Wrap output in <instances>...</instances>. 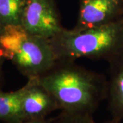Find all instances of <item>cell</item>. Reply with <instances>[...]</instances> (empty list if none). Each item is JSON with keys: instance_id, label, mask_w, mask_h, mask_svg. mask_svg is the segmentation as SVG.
I'll use <instances>...</instances> for the list:
<instances>
[{"instance_id": "obj_1", "label": "cell", "mask_w": 123, "mask_h": 123, "mask_svg": "<svg viewBox=\"0 0 123 123\" xmlns=\"http://www.w3.org/2000/svg\"><path fill=\"white\" fill-rule=\"evenodd\" d=\"M36 79L51 94L61 111L93 114L107 98V77L75 62L58 61Z\"/></svg>"}, {"instance_id": "obj_2", "label": "cell", "mask_w": 123, "mask_h": 123, "mask_svg": "<svg viewBox=\"0 0 123 123\" xmlns=\"http://www.w3.org/2000/svg\"><path fill=\"white\" fill-rule=\"evenodd\" d=\"M49 42L58 61L75 62L79 58L108 61L123 50V18L79 31L64 28Z\"/></svg>"}, {"instance_id": "obj_3", "label": "cell", "mask_w": 123, "mask_h": 123, "mask_svg": "<svg viewBox=\"0 0 123 123\" xmlns=\"http://www.w3.org/2000/svg\"><path fill=\"white\" fill-rule=\"evenodd\" d=\"M10 60L27 79L44 75L58 62L49 40L29 33Z\"/></svg>"}, {"instance_id": "obj_4", "label": "cell", "mask_w": 123, "mask_h": 123, "mask_svg": "<svg viewBox=\"0 0 123 123\" xmlns=\"http://www.w3.org/2000/svg\"><path fill=\"white\" fill-rule=\"evenodd\" d=\"M21 25L31 35L47 40L64 29L55 0H28Z\"/></svg>"}, {"instance_id": "obj_5", "label": "cell", "mask_w": 123, "mask_h": 123, "mask_svg": "<svg viewBox=\"0 0 123 123\" xmlns=\"http://www.w3.org/2000/svg\"><path fill=\"white\" fill-rule=\"evenodd\" d=\"M78 16L73 31L98 27L123 18V0H78Z\"/></svg>"}, {"instance_id": "obj_6", "label": "cell", "mask_w": 123, "mask_h": 123, "mask_svg": "<svg viewBox=\"0 0 123 123\" xmlns=\"http://www.w3.org/2000/svg\"><path fill=\"white\" fill-rule=\"evenodd\" d=\"M26 86L21 103L23 118L45 119L53 111L60 110L54 97L36 79H28Z\"/></svg>"}, {"instance_id": "obj_7", "label": "cell", "mask_w": 123, "mask_h": 123, "mask_svg": "<svg viewBox=\"0 0 123 123\" xmlns=\"http://www.w3.org/2000/svg\"><path fill=\"white\" fill-rule=\"evenodd\" d=\"M107 62L109 66L107 107L111 118L121 123L123 120V50Z\"/></svg>"}, {"instance_id": "obj_8", "label": "cell", "mask_w": 123, "mask_h": 123, "mask_svg": "<svg viewBox=\"0 0 123 123\" xmlns=\"http://www.w3.org/2000/svg\"><path fill=\"white\" fill-rule=\"evenodd\" d=\"M26 84L16 91L4 92L0 90V120L4 123L17 121L23 118L21 103Z\"/></svg>"}, {"instance_id": "obj_9", "label": "cell", "mask_w": 123, "mask_h": 123, "mask_svg": "<svg viewBox=\"0 0 123 123\" xmlns=\"http://www.w3.org/2000/svg\"><path fill=\"white\" fill-rule=\"evenodd\" d=\"M28 0H0V23L4 26L21 25Z\"/></svg>"}, {"instance_id": "obj_10", "label": "cell", "mask_w": 123, "mask_h": 123, "mask_svg": "<svg viewBox=\"0 0 123 123\" xmlns=\"http://www.w3.org/2000/svg\"><path fill=\"white\" fill-rule=\"evenodd\" d=\"M52 123H96L93 114L86 113L61 111V113L53 118Z\"/></svg>"}, {"instance_id": "obj_11", "label": "cell", "mask_w": 123, "mask_h": 123, "mask_svg": "<svg viewBox=\"0 0 123 123\" xmlns=\"http://www.w3.org/2000/svg\"><path fill=\"white\" fill-rule=\"evenodd\" d=\"M6 60H7L6 53L0 47V90H1L4 83V75H3V65Z\"/></svg>"}, {"instance_id": "obj_12", "label": "cell", "mask_w": 123, "mask_h": 123, "mask_svg": "<svg viewBox=\"0 0 123 123\" xmlns=\"http://www.w3.org/2000/svg\"><path fill=\"white\" fill-rule=\"evenodd\" d=\"M53 118H47L45 119H21L17 121H14L12 123H52Z\"/></svg>"}, {"instance_id": "obj_13", "label": "cell", "mask_w": 123, "mask_h": 123, "mask_svg": "<svg viewBox=\"0 0 123 123\" xmlns=\"http://www.w3.org/2000/svg\"><path fill=\"white\" fill-rule=\"evenodd\" d=\"M120 123L118 122V121H116V120H115L114 119H111L110 120H107V121H105V122H104V123Z\"/></svg>"}, {"instance_id": "obj_14", "label": "cell", "mask_w": 123, "mask_h": 123, "mask_svg": "<svg viewBox=\"0 0 123 123\" xmlns=\"http://www.w3.org/2000/svg\"><path fill=\"white\" fill-rule=\"evenodd\" d=\"M4 26L0 23V36L2 34V33L4 31Z\"/></svg>"}]
</instances>
